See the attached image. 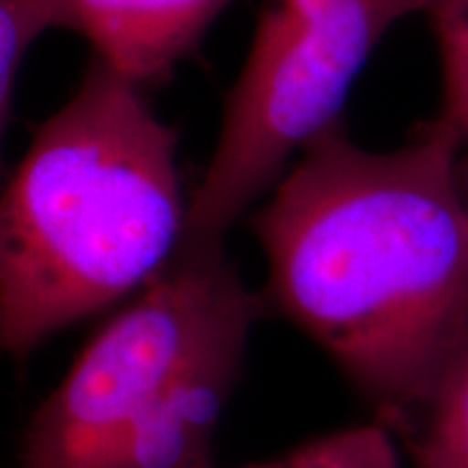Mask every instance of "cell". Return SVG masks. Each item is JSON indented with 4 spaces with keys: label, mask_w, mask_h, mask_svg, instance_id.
Here are the masks:
<instances>
[{
    "label": "cell",
    "mask_w": 468,
    "mask_h": 468,
    "mask_svg": "<svg viewBox=\"0 0 468 468\" xmlns=\"http://www.w3.org/2000/svg\"><path fill=\"white\" fill-rule=\"evenodd\" d=\"M462 131L438 115L388 152L343 122L303 148L251 218L273 308L390 423L406 425L468 324Z\"/></svg>",
    "instance_id": "1"
},
{
    "label": "cell",
    "mask_w": 468,
    "mask_h": 468,
    "mask_svg": "<svg viewBox=\"0 0 468 468\" xmlns=\"http://www.w3.org/2000/svg\"><path fill=\"white\" fill-rule=\"evenodd\" d=\"M178 133L93 58L0 191V351L27 358L128 302L183 245Z\"/></svg>",
    "instance_id": "2"
},
{
    "label": "cell",
    "mask_w": 468,
    "mask_h": 468,
    "mask_svg": "<svg viewBox=\"0 0 468 468\" xmlns=\"http://www.w3.org/2000/svg\"><path fill=\"white\" fill-rule=\"evenodd\" d=\"M265 310L226 245H180L39 403L17 468H215V431Z\"/></svg>",
    "instance_id": "3"
},
{
    "label": "cell",
    "mask_w": 468,
    "mask_h": 468,
    "mask_svg": "<svg viewBox=\"0 0 468 468\" xmlns=\"http://www.w3.org/2000/svg\"><path fill=\"white\" fill-rule=\"evenodd\" d=\"M425 7L427 0H267L189 197L183 245H224L292 154L341 124L351 87L390 28Z\"/></svg>",
    "instance_id": "4"
},
{
    "label": "cell",
    "mask_w": 468,
    "mask_h": 468,
    "mask_svg": "<svg viewBox=\"0 0 468 468\" xmlns=\"http://www.w3.org/2000/svg\"><path fill=\"white\" fill-rule=\"evenodd\" d=\"M44 31H68L93 58L137 85L159 80L191 55L234 0H27Z\"/></svg>",
    "instance_id": "5"
},
{
    "label": "cell",
    "mask_w": 468,
    "mask_h": 468,
    "mask_svg": "<svg viewBox=\"0 0 468 468\" xmlns=\"http://www.w3.org/2000/svg\"><path fill=\"white\" fill-rule=\"evenodd\" d=\"M414 417V466L468 468V324Z\"/></svg>",
    "instance_id": "6"
},
{
    "label": "cell",
    "mask_w": 468,
    "mask_h": 468,
    "mask_svg": "<svg viewBox=\"0 0 468 468\" xmlns=\"http://www.w3.org/2000/svg\"><path fill=\"white\" fill-rule=\"evenodd\" d=\"M245 468H401L384 425H358L303 442L278 458Z\"/></svg>",
    "instance_id": "7"
},
{
    "label": "cell",
    "mask_w": 468,
    "mask_h": 468,
    "mask_svg": "<svg viewBox=\"0 0 468 468\" xmlns=\"http://www.w3.org/2000/svg\"><path fill=\"white\" fill-rule=\"evenodd\" d=\"M425 16L441 52V115L462 131L468 117V0H427Z\"/></svg>",
    "instance_id": "8"
},
{
    "label": "cell",
    "mask_w": 468,
    "mask_h": 468,
    "mask_svg": "<svg viewBox=\"0 0 468 468\" xmlns=\"http://www.w3.org/2000/svg\"><path fill=\"white\" fill-rule=\"evenodd\" d=\"M42 35V22L27 0H0V144L14 107L17 72L28 48Z\"/></svg>",
    "instance_id": "9"
},
{
    "label": "cell",
    "mask_w": 468,
    "mask_h": 468,
    "mask_svg": "<svg viewBox=\"0 0 468 468\" xmlns=\"http://www.w3.org/2000/svg\"><path fill=\"white\" fill-rule=\"evenodd\" d=\"M462 137H464V144H468V117L464 120V124H462Z\"/></svg>",
    "instance_id": "10"
}]
</instances>
